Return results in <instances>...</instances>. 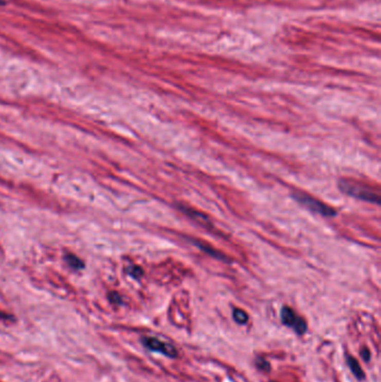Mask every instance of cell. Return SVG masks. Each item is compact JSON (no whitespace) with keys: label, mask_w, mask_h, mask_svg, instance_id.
<instances>
[{"label":"cell","mask_w":381,"mask_h":382,"mask_svg":"<svg viewBox=\"0 0 381 382\" xmlns=\"http://www.w3.org/2000/svg\"><path fill=\"white\" fill-rule=\"evenodd\" d=\"M339 187L342 192L347 193L349 196L365 200V202L379 204L380 198L378 193H376L373 190H371L370 188H368L364 185L353 183V181L349 180H341Z\"/></svg>","instance_id":"6da1fadb"},{"label":"cell","mask_w":381,"mask_h":382,"mask_svg":"<svg viewBox=\"0 0 381 382\" xmlns=\"http://www.w3.org/2000/svg\"><path fill=\"white\" fill-rule=\"evenodd\" d=\"M293 198L296 200V202L300 203L302 206H304L305 208L309 210H311L315 213H319L321 216L324 217H332L337 215V211H335L331 207H329L328 205L319 202L318 199L313 198L312 196H309L306 193L298 191V192H293L292 193Z\"/></svg>","instance_id":"7a4b0ae2"},{"label":"cell","mask_w":381,"mask_h":382,"mask_svg":"<svg viewBox=\"0 0 381 382\" xmlns=\"http://www.w3.org/2000/svg\"><path fill=\"white\" fill-rule=\"evenodd\" d=\"M281 321L284 325L293 329V331L300 335L304 334L307 330V324L304 319L296 314L294 311L288 306L282 307Z\"/></svg>","instance_id":"3957f363"},{"label":"cell","mask_w":381,"mask_h":382,"mask_svg":"<svg viewBox=\"0 0 381 382\" xmlns=\"http://www.w3.org/2000/svg\"><path fill=\"white\" fill-rule=\"evenodd\" d=\"M141 343L144 348L153 352H158L166 355L168 358L174 359L178 357V351L170 343H167L156 338H142Z\"/></svg>","instance_id":"277c9868"},{"label":"cell","mask_w":381,"mask_h":382,"mask_svg":"<svg viewBox=\"0 0 381 382\" xmlns=\"http://www.w3.org/2000/svg\"><path fill=\"white\" fill-rule=\"evenodd\" d=\"M347 363H348V367L350 368V370L353 373L354 377L360 381L365 379V372L362 369H361L359 362L356 359L352 358L351 355H347Z\"/></svg>","instance_id":"5b68a950"},{"label":"cell","mask_w":381,"mask_h":382,"mask_svg":"<svg viewBox=\"0 0 381 382\" xmlns=\"http://www.w3.org/2000/svg\"><path fill=\"white\" fill-rule=\"evenodd\" d=\"M232 317H234L235 322L241 325L246 324V323L248 322V315L245 313L243 310H240V308L234 310V312H232Z\"/></svg>","instance_id":"8992f818"},{"label":"cell","mask_w":381,"mask_h":382,"mask_svg":"<svg viewBox=\"0 0 381 382\" xmlns=\"http://www.w3.org/2000/svg\"><path fill=\"white\" fill-rule=\"evenodd\" d=\"M255 366L257 369H260L261 371H264V372H268L270 370L269 362L262 357H257L255 359Z\"/></svg>","instance_id":"52a82bcc"},{"label":"cell","mask_w":381,"mask_h":382,"mask_svg":"<svg viewBox=\"0 0 381 382\" xmlns=\"http://www.w3.org/2000/svg\"><path fill=\"white\" fill-rule=\"evenodd\" d=\"M66 262H67L69 266L73 267L74 269H80V268L83 267L82 262L74 255H67L66 256Z\"/></svg>","instance_id":"ba28073f"},{"label":"cell","mask_w":381,"mask_h":382,"mask_svg":"<svg viewBox=\"0 0 381 382\" xmlns=\"http://www.w3.org/2000/svg\"><path fill=\"white\" fill-rule=\"evenodd\" d=\"M129 274L134 278H139L142 275V270L139 267H132L130 270H129Z\"/></svg>","instance_id":"9c48e42d"},{"label":"cell","mask_w":381,"mask_h":382,"mask_svg":"<svg viewBox=\"0 0 381 382\" xmlns=\"http://www.w3.org/2000/svg\"><path fill=\"white\" fill-rule=\"evenodd\" d=\"M360 355H361V358H362L366 362H368V361L370 360V351L368 349H366V348H364L362 350H361Z\"/></svg>","instance_id":"30bf717a"},{"label":"cell","mask_w":381,"mask_h":382,"mask_svg":"<svg viewBox=\"0 0 381 382\" xmlns=\"http://www.w3.org/2000/svg\"><path fill=\"white\" fill-rule=\"evenodd\" d=\"M108 297H110V301H111L114 304H120L121 303L120 296L118 294H116V293H111V294H110Z\"/></svg>","instance_id":"8fae6325"}]
</instances>
